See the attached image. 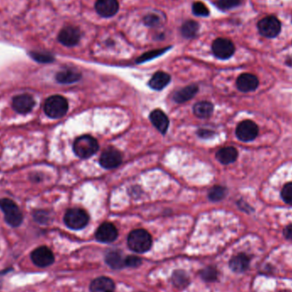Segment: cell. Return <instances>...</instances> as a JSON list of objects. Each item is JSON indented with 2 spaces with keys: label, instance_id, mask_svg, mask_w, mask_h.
<instances>
[{
  "label": "cell",
  "instance_id": "cb8c5ba5",
  "mask_svg": "<svg viewBox=\"0 0 292 292\" xmlns=\"http://www.w3.org/2000/svg\"><path fill=\"white\" fill-rule=\"evenodd\" d=\"M125 259L122 258L120 253L115 251L110 252L105 257V261L108 265H110V267L115 269H119V268L125 267L126 266Z\"/></svg>",
  "mask_w": 292,
  "mask_h": 292
},
{
  "label": "cell",
  "instance_id": "4fadbf2b",
  "mask_svg": "<svg viewBox=\"0 0 292 292\" xmlns=\"http://www.w3.org/2000/svg\"><path fill=\"white\" fill-rule=\"evenodd\" d=\"M35 100L29 94H21L16 96L12 101V107L19 114H27L35 106Z\"/></svg>",
  "mask_w": 292,
  "mask_h": 292
},
{
  "label": "cell",
  "instance_id": "f546056e",
  "mask_svg": "<svg viewBox=\"0 0 292 292\" xmlns=\"http://www.w3.org/2000/svg\"><path fill=\"white\" fill-rule=\"evenodd\" d=\"M173 283L177 287H185L188 284V277L184 272H175L173 275Z\"/></svg>",
  "mask_w": 292,
  "mask_h": 292
},
{
  "label": "cell",
  "instance_id": "30bf717a",
  "mask_svg": "<svg viewBox=\"0 0 292 292\" xmlns=\"http://www.w3.org/2000/svg\"><path fill=\"white\" fill-rule=\"evenodd\" d=\"M258 126L252 121H244L237 126L236 135L238 139L244 142H249L255 140L258 135Z\"/></svg>",
  "mask_w": 292,
  "mask_h": 292
},
{
  "label": "cell",
  "instance_id": "8992f818",
  "mask_svg": "<svg viewBox=\"0 0 292 292\" xmlns=\"http://www.w3.org/2000/svg\"><path fill=\"white\" fill-rule=\"evenodd\" d=\"M261 35L266 38H275L281 31V22L274 16H266L257 24Z\"/></svg>",
  "mask_w": 292,
  "mask_h": 292
},
{
  "label": "cell",
  "instance_id": "8fae6325",
  "mask_svg": "<svg viewBox=\"0 0 292 292\" xmlns=\"http://www.w3.org/2000/svg\"><path fill=\"white\" fill-rule=\"evenodd\" d=\"M81 40V32L77 27L68 26L62 28L58 35V41L63 46L72 47Z\"/></svg>",
  "mask_w": 292,
  "mask_h": 292
},
{
  "label": "cell",
  "instance_id": "9a60e30c",
  "mask_svg": "<svg viewBox=\"0 0 292 292\" xmlns=\"http://www.w3.org/2000/svg\"><path fill=\"white\" fill-rule=\"evenodd\" d=\"M259 86V81L255 75L243 74L237 80V87L243 92L255 91Z\"/></svg>",
  "mask_w": 292,
  "mask_h": 292
},
{
  "label": "cell",
  "instance_id": "5b68a950",
  "mask_svg": "<svg viewBox=\"0 0 292 292\" xmlns=\"http://www.w3.org/2000/svg\"><path fill=\"white\" fill-rule=\"evenodd\" d=\"M65 225L73 230H81L89 222V216L85 210L81 209H70L66 212L64 218Z\"/></svg>",
  "mask_w": 292,
  "mask_h": 292
},
{
  "label": "cell",
  "instance_id": "f1b7e54d",
  "mask_svg": "<svg viewBox=\"0 0 292 292\" xmlns=\"http://www.w3.org/2000/svg\"><path fill=\"white\" fill-rule=\"evenodd\" d=\"M243 3V0H218L217 6L223 11L236 8Z\"/></svg>",
  "mask_w": 292,
  "mask_h": 292
},
{
  "label": "cell",
  "instance_id": "7c38bea8",
  "mask_svg": "<svg viewBox=\"0 0 292 292\" xmlns=\"http://www.w3.org/2000/svg\"><path fill=\"white\" fill-rule=\"evenodd\" d=\"M117 229L110 222L103 223L96 232V239L101 243H112L117 239Z\"/></svg>",
  "mask_w": 292,
  "mask_h": 292
},
{
  "label": "cell",
  "instance_id": "ba28073f",
  "mask_svg": "<svg viewBox=\"0 0 292 292\" xmlns=\"http://www.w3.org/2000/svg\"><path fill=\"white\" fill-rule=\"evenodd\" d=\"M31 259L35 266L39 268H47L55 261L53 253L48 247L41 246L31 253Z\"/></svg>",
  "mask_w": 292,
  "mask_h": 292
},
{
  "label": "cell",
  "instance_id": "ac0fdd59",
  "mask_svg": "<svg viewBox=\"0 0 292 292\" xmlns=\"http://www.w3.org/2000/svg\"><path fill=\"white\" fill-rule=\"evenodd\" d=\"M170 81H171V77L169 74L163 72V71H158L153 75L149 82V86L150 88L154 89L155 91H160L164 87H166Z\"/></svg>",
  "mask_w": 292,
  "mask_h": 292
},
{
  "label": "cell",
  "instance_id": "5bb4252c",
  "mask_svg": "<svg viewBox=\"0 0 292 292\" xmlns=\"http://www.w3.org/2000/svg\"><path fill=\"white\" fill-rule=\"evenodd\" d=\"M96 13L103 17H111L117 13L119 4L117 0H96L95 4Z\"/></svg>",
  "mask_w": 292,
  "mask_h": 292
},
{
  "label": "cell",
  "instance_id": "52a82bcc",
  "mask_svg": "<svg viewBox=\"0 0 292 292\" xmlns=\"http://www.w3.org/2000/svg\"><path fill=\"white\" fill-rule=\"evenodd\" d=\"M213 53L219 59L225 60L230 58L235 52V46L230 40L219 38L212 44Z\"/></svg>",
  "mask_w": 292,
  "mask_h": 292
},
{
  "label": "cell",
  "instance_id": "484cf974",
  "mask_svg": "<svg viewBox=\"0 0 292 292\" xmlns=\"http://www.w3.org/2000/svg\"><path fill=\"white\" fill-rule=\"evenodd\" d=\"M226 194V189L220 185H215L209 190V199L213 202H218L222 200Z\"/></svg>",
  "mask_w": 292,
  "mask_h": 292
},
{
  "label": "cell",
  "instance_id": "277c9868",
  "mask_svg": "<svg viewBox=\"0 0 292 292\" xmlns=\"http://www.w3.org/2000/svg\"><path fill=\"white\" fill-rule=\"evenodd\" d=\"M0 209L5 214V219L8 225L12 228H17L22 224L23 215L15 202L9 199H1Z\"/></svg>",
  "mask_w": 292,
  "mask_h": 292
},
{
  "label": "cell",
  "instance_id": "d6986e66",
  "mask_svg": "<svg viewBox=\"0 0 292 292\" xmlns=\"http://www.w3.org/2000/svg\"><path fill=\"white\" fill-rule=\"evenodd\" d=\"M238 155H239L238 150L235 148L228 146V147L221 148L220 150H218L216 153V158L220 164L228 165L236 161Z\"/></svg>",
  "mask_w": 292,
  "mask_h": 292
},
{
  "label": "cell",
  "instance_id": "e575fe53",
  "mask_svg": "<svg viewBox=\"0 0 292 292\" xmlns=\"http://www.w3.org/2000/svg\"><path fill=\"white\" fill-rule=\"evenodd\" d=\"M125 263L127 267L137 268L142 263V260L135 255H129L125 259Z\"/></svg>",
  "mask_w": 292,
  "mask_h": 292
},
{
  "label": "cell",
  "instance_id": "3957f363",
  "mask_svg": "<svg viewBox=\"0 0 292 292\" xmlns=\"http://www.w3.org/2000/svg\"><path fill=\"white\" fill-rule=\"evenodd\" d=\"M73 149L75 155L80 158H89L99 150V144L93 137L83 135L75 140Z\"/></svg>",
  "mask_w": 292,
  "mask_h": 292
},
{
  "label": "cell",
  "instance_id": "6da1fadb",
  "mask_svg": "<svg viewBox=\"0 0 292 292\" xmlns=\"http://www.w3.org/2000/svg\"><path fill=\"white\" fill-rule=\"evenodd\" d=\"M127 244L133 251L145 253L147 252L152 245V239L147 231L136 229L129 234Z\"/></svg>",
  "mask_w": 292,
  "mask_h": 292
},
{
  "label": "cell",
  "instance_id": "ffe728a7",
  "mask_svg": "<svg viewBox=\"0 0 292 292\" xmlns=\"http://www.w3.org/2000/svg\"><path fill=\"white\" fill-rule=\"evenodd\" d=\"M199 91V87L195 85L185 86L180 91H176L174 95V100L176 103L182 104L191 100Z\"/></svg>",
  "mask_w": 292,
  "mask_h": 292
},
{
  "label": "cell",
  "instance_id": "4dcf8cb0",
  "mask_svg": "<svg viewBox=\"0 0 292 292\" xmlns=\"http://www.w3.org/2000/svg\"><path fill=\"white\" fill-rule=\"evenodd\" d=\"M192 12L195 16H208L209 10L203 2H195L192 5Z\"/></svg>",
  "mask_w": 292,
  "mask_h": 292
},
{
  "label": "cell",
  "instance_id": "8d00e7d4",
  "mask_svg": "<svg viewBox=\"0 0 292 292\" xmlns=\"http://www.w3.org/2000/svg\"><path fill=\"white\" fill-rule=\"evenodd\" d=\"M213 132L209 131V130H204V129H202V130H199V135L202 138H209L213 135Z\"/></svg>",
  "mask_w": 292,
  "mask_h": 292
},
{
  "label": "cell",
  "instance_id": "83f0119b",
  "mask_svg": "<svg viewBox=\"0 0 292 292\" xmlns=\"http://www.w3.org/2000/svg\"><path fill=\"white\" fill-rule=\"evenodd\" d=\"M169 49V48L159 49V50L148 51L146 53L143 54L142 56H140L136 62H137L138 63H142V62L150 61V60L153 59V58H155V57H157V56H161L165 51H168Z\"/></svg>",
  "mask_w": 292,
  "mask_h": 292
},
{
  "label": "cell",
  "instance_id": "1f68e13d",
  "mask_svg": "<svg viewBox=\"0 0 292 292\" xmlns=\"http://www.w3.org/2000/svg\"><path fill=\"white\" fill-rule=\"evenodd\" d=\"M202 278L206 281H215L217 278V271L214 268H207L201 272Z\"/></svg>",
  "mask_w": 292,
  "mask_h": 292
},
{
  "label": "cell",
  "instance_id": "9c48e42d",
  "mask_svg": "<svg viewBox=\"0 0 292 292\" xmlns=\"http://www.w3.org/2000/svg\"><path fill=\"white\" fill-rule=\"evenodd\" d=\"M121 161V153L115 148L109 147L103 151L100 156V164L105 169H112L120 166Z\"/></svg>",
  "mask_w": 292,
  "mask_h": 292
},
{
  "label": "cell",
  "instance_id": "d590c367",
  "mask_svg": "<svg viewBox=\"0 0 292 292\" xmlns=\"http://www.w3.org/2000/svg\"><path fill=\"white\" fill-rule=\"evenodd\" d=\"M284 235L286 239L292 240V225H287L286 228H284Z\"/></svg>",
  "mask_w": 292,
  "mask_h": 292
},
{
  "label": "cell",
  "instance_id": "603a6c76",
  "mask_svg": "<svg viewBox=\"0 0 292 292\" xmlns=\"http://www.w3.org/2000/svg\"><path fill=\"white\" fill-rule=\"evenodd\" d=\"M214 110V106L211 103L208 101H202V102L197 103L193 107V112L199 118L206 119L209 118L212 115Z\"/></svg>",
  "mask_w": 292,
  "mask_h": 292
},
{
  "label": "cell",
  "instance_id": "7402d4cb",
  "mask_svg": "<svg viewBox=\"0 0 292 292\" xmlns=\"http://www.w3.org/2000/svg\"><path fill=\"white\" fill-rule=\"evenodd\" d=\"M81 73L75 70H65L57 73L56 79L57 82L61 84H72L81 80Z\"/></svg>",
  "mask_w": 292,
  "mask_h": 292
},
{
  "label": "cell",
  "instance_id": "836d02e7",
  "mask_svg": "<svg viewBox=\"0 0 292 292\" xmlns=\"http://www.w3.org/2000/svg\"><path fill=\"white\" fill-rule=\"evenodd\" d=\"M144 22H145V25H147L149 27H155V26H158L160 24L161 18H160V16L155 15V14H149L147 16H145Z\"/></svg>",
  "mask_w": 292,
  "mask_h": 292
},
{
  "label": "cell",
  "instance_id": "d6a6232c",
  "mask_svg": "<svg viewBox=\"0 0 292 292\" xmlns=\"http://www.w3.org/2000/svg\"><path fill=\"white\" fill-rule=\"evenodd\" d=\"M282 199L286 204L292 205V182L284 185L281 191Z\"/></svg>",
  "mask_w": 292,
  "mask_h": 292
},
{
  "label": "cell",
  "instance_id": "2e32d148",
  "mask_svg": "<svg viewBox=\"0 0 292 292\" xmlns=\"http://www.w3.org/2000/svg\"><path fill=\"white\" fill-rule=\"evenodd\" d=\"M150 121L153 126L161 134H165L169 129V120L166 114L160 110H153L150 115Z\"/></svg>",
  "mask_w": 292,
  "mask_h": 292
},
{
  "label": "cell",
  "instance_id": "4316f807",
  "mask_svg": "<svg viewBox=\"0 0 292 292\" xmlns=\"http://www.w3.org/2000/svg\"><path fill=\"white\" fill-rule=\"evenodd\" d=\"M30 56L36 62H41V63H49V62H52L54 61V56L51 54L47 53V52L32 51L30 53Z\"/></svg>",
  "mask_w": 292,
  "mask_h": 292
},
{
  "label": "cell",
  "instance_id": "44dd1931",
  "mask_svg": "<svg viewBox=\"0 0 292 292\" xmlns=\"http://www.w3.org/2000/svg\"><path fill=\"white\" fill-rule=\"evenodd\" d=\"M230 268L235 273H244L249 268V258L245 254H239L232 258L230 261Z\"/></svg>",
  "mask_w": 292,
  "mask_h": 292
},
{
  "label": "cell",
  "instance_id": "7a4b0ae2",
  "mask_svg": "<svg viewBox=\"0 0 292 292\" xmlns=\"http://www.w3.org/2000/svg\"><path fill=\"white\" fill-rule=\"evenodd\" d=\"M69 104L65 98L59 95L50 96L44 105V110L50 118L59 119L66 115Z\"/></svg>",
  "mask_w": 292,
  "mask_h": 292
},
{
  "label": "cell",
  "instance_id": "d4e9b609",
  "mask_svg": "<svg viewBox=\"0 0 292 292\" xmlns=\"http://www.w3.org/2000/svg\"><path fill=\"white\" fill-rule=\"evenodd\" d=\"M199 24L198 22L189 20L184 22V24L181 27V35L186 39H191L196 36L197 34L199 32Z\"/></svg>",
  "mask_w": 292,
  "mask_h": 292
},
{
  "label": "cell",
  "instance_id": "e0dca14e",
  "mask_svg": "<svg viewBox=\"0 0 292 292\" xmlns=\"http://www.w3.org/2000/svg\"><path fill=\"white\" fill-rule=\"evenodd\" d=\"M115 289V283L107 277L96 278L90 284L91 292H114Z\"/></svg>",
  "mask_w": 292,
  "mask_h": 292
}]
</instances>
